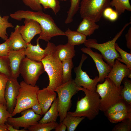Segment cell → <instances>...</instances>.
I'll use <instances>...</instances> for the list:
<instances>
[{
	"label": "cell",
	"mask_w": 131,
	"mask_h": 131,
	"mask_svg": "<svg viewBox=\"0 0 131 131\" xmlns=\"http://www.w3.org/2000/svg\"><path fill=\"white\" fill-rule=\"evenodd\" d=\"M56 47L41 61L49 78V84L47 87L54 91L63 83L62 62L58 56Z\"/></svg>",
	"instance_id": "obj_4"
},
{
	"label": "cell",
	"mask_w": 131,
	"mask_h": 131,
	"mask_svg": "<svg viewBox=\"0 0 131 131\" xmlns=\"http://www.w3.org/2000/svg\"><path fill=\"white\" fill-rule=\"evenodd\" d=\"M13 117L7 110L6 106L0 103V124L2 125H5L8 118Z\"/></svg>",
	"instance_id": "obj_37"
},
{
	"label": "cell",
	"mask_w": 131,
	"mask_h": 131,
	"mask_svg": "<svg viewBox=\"0 0 131 131\" xmlns=\"http://www.w3.org/2000/svg\"><path fill=\"white\" fill-rule=\"evenodd\" d=\"M131 23V22L125 25L111 40L103 43H98L96 40L90 39L87 40L84 44L87 47L93 48L99 51L104 59L112 67L115 63V60L121 57L120 54L115 49L116 42L121 36L125 29Z\"/></svg>",
	"instance_id": "obj_5"
},
{
	"label": "cell",
	"mask_w": 131,
	"mask_h": 131,
	"mask_svg": "<svg viewBox=\"0 0 131 131\" xmlns=\"http://www.w3.org/2000/svg\"><path fill=\"white\" fill-rule=\"evenodd\" d=\"M16 106L11 114L12 116L31 107L38 102L37 93L40 89L36 85L33 86L21 81Z\"/></svg>",
	"instance_id": "obj_7"
},
{
	"label": "cell",
	"mask_w": 131,
	"mask_h": 131,
	"mask_svg": "<svg viewBox=\"0 0 131 131\" xmlns=\"http://www.w3.org/2000/svg\"><path fill=\"white\" fill-rule=\"evenodd\" d=\"M5 124L7 126V129L8 131H27L26 129L24 128L23 129L19 130L15 128L11 125L6 123Z\"/></svg>",
	"instance_id": "obj_46"
},
{
	"label": "cell",
	"mask_w": 131,
	"mask_h": 131,
	"mask_svg": "<svg viewBox=\"0 0 131 131\" xmlns=\"http://www.w3.org/2000/svg\"><path fill=\"white\" fill-rule=\"evenodd\" d=\"M131 78V69L116 59L112 69L106 78L111 80L117 87H120L123 78Z\"/></svg>",
	"instance_id": "obj_15"
},
{
	"label": "cell",
	"mask_w": 131,
	"mask_h": 131,
	"mask_svg": "<svg viewBox=\"0 0 131 131\" xmlns=\"http://www.w3.org/2000/svg\"><path fill=\"white\" fill-rule=\"evenodd\" d=\"M110 7L106 8L103 11L102 14V16L104 17L107 19L114 10Z\"/></svg>",
	"instance_id": "obj_43"
},
{
	"label": "cell",
	"mask_w": 131,
	"mask_h": 131,
	"mask_svg": "<svg viewBox=\"0 0 131 131\" xmlns=\"http://www.w3.org/2000/svg\"><path fill=\"white\" fill-rule=\"evenodd\" d=\"M81 87L77 86L72 79L63 83L55 90L58 94V109L60 122L66 116L72 105V97L79 91Z\"/></svg>",
	"instance_id": "obj_6"
},
{
	"label": "cell",
	"mask_w": 131,
	"mask_h": 131,
	"mask_svg": "<svg viewBox=\"0 0 131 131\" xmlns=\"http://www.w3.org/2000/svg\"><path fill=\"white\" fill-rule=\"evenodd\" d=\"M9 16L12 18L18 21L28 18L37 21L41 28V32L37 39L39 40L41 39L49 42L54 37L65 36V32L58 27L50 15L42 11L33 12L19 10L10 13Z\"/></svg>",
	"instance_id": "obj_1"
},
{
	"label": "cell",
	"mask_w": 131,
	"mask_h": 131,
	"mask_svg": "<svg viewBox=\"0 0 131 131\" xmlns=\"http://www.w3.org/2000/svg\"><path fill=\"white\" fill-rule=\"evenodd\" d=\"M119 15L117 13L115 10H113L108 19L111 21H114L117 19Z\"/></svg>",
	"instance_id": "obj_44"
},
{
	"label": "cell",
	"mask_w": 131,
	"mask_h": 131,
	"mask_svg": "<svg viewBox=\"0 0 131 131\" xmlns=\"http://www.w3.org/2000/svg\"><path fill=\"white\" fill-rule=\"evenodd\" d=\"M126 77L124 78L122 81L124 86L121 90V95L127 104L131 105V81Z\"/></svg>",
	"instance_id": "obj_28"
},
{
	"label": "cell",
	"mask_w": 131,
	"mask_h": 131,
	"mask_svg": "<svg viewBox=\"0 0 131 131\" xmlns=\"http://www.w3.org/2000/svg\"><path fill=\"white\" fill-rule=\"evenodd\" d=\"M20 86L17 79L9 78L5 86L4 97L8 111L11 114L13 112L16 103V97L19 92Z\"/></svg>",
	"instance_id": "obj_12"
},
{
	"label": "cell",
	"mask_w": 131,
	"mask_h": 131,
	"mask_svg": "<svg viewBox=\"0 0 131 131\" xmlns=\"http://www.w3.org/2000/svg\"><path fill=\"white\" fill-rule=\"evenodd\" d=\"M56 122L40 123L30 126L27 129L30 131H50L55 129L58 124Z\"/></svg>",
	"instance_id": "obj_31"
},
{
	"label": "cell",
	"mask_w": 131,
	"mask_h": 131,
	"mask_svg": "<svg viewBox=\"0 0 131 131\" xmlns=\"http://www.w3.org/2000/svg\"><path fill=\"white\" fill-rule=\"evenodd\" d=\"M60 0L62 1H66L67 0Z\"/></svg>",
	"instance_id": "obj_49"
},
{
	"label": "cell",
	"mask_w": 131,
	"mask_h": 131,
	"mask_svg": "<svg viewBox=\"0 0 131 131\" xmlns=\"http://www.w3.org/2000/svg\"><path fill=\"white\" fill-rule=\"evenodd\" d=\"M70 7L67 12V17L65 22L66 24H69L73 22L74 16L80 8V0H70Z\"/></svg>",
	"instance_id": "obj_32"
},
{
	"label": "cell",
	"mask_w": 131,
	"mask_h": 131,
	"mask_svg": "<svg viewBox=\"0 0 131 131\" xmlns=\"http://www.w3.org/2000/svg\"><path fill=\"white\" fill-rule=\"evenodd\" d=\"M19 26L16 25L14 31L11 33L9 38V45L10 50H17L25 49L27 44L22 38L19 31Z\"/></svg>",
	"instance_id": "obj_19"
},
{
	"label": "cell",
	"mask_w": 131,
	"mask_h": 131,
	"mask_svg": "<svg viewBox=\"0 0 131 131\" xmlns=\"http://www.w3.org/2000/svg\"><path fill=\"white\" fill-rule=\"evenodd\" d=\"M62 83H64L72 79V70L74 67V64L72 59H70L62 61Z\"/></svg>",
	"instance_id": "obj_27"
},
{
	"label": "cell",
	"mask_w": 131,
	"mask_h": 131,
	"mask_svg": "<svg viewBox=\"0 0 131 131\" xmlns=\"http://www.w3.org/2000/svg\"><path fill=\"white\" fill-rule=\"evenodd\" d=\"M48 0H39L40 3L42 6L45 9L49 8Z\"/></svg>",
	"instance_id": "obj_47"
},
{
	"label": "cell",
	"mask_w": 131,
	"mask_h": 131,
	"mask_svg": "<svg viewBox=\"0 0 131 131\" xmlns=\"http://www.w3.org/2000/svg\"><path fill=\"white\" fill-rule=\"evenodd\" d=\"M9 78L5 75L0 73V103L6 106L4 92L7 82Z\"/></svg>",
	"instance_id": "obj_35"
},
{
	"label": "cell",
	"mask_w": 131,
	"mask_h": 131,
	"mask_svg": "<svg viewBox=\"0 0 131 131\" xmlns=\"http://www.w3.org/2000/svg\"><path fill=\"white\" fill-rule=\"evenodd\" d=\"M111 0H82L79 8L81 17L89 18L96 23L99 21L104 9L110 7Z\"/></svg>",
	"instance_id": "obj_8"
},
{
	"label": "cell",
	"mask_w": 131,
	"mask_h": 131,
	"mask_svg": "<svg viewBox=\"0 0 131 131\" xmlns=\"http://www.w3.org/2000/svg\"><path fill=\"white\" fill-rule=\"evenodd\" d=\"M81 49L83 53L88 55L93 59L98 73V82L102 83L110 71L112 67L104 61L101 54L93 52L91 48L83 47Z\"/></svg>",
	"instance_id": "obj_13"
},
{
	"label": "cell",
	"mask_w": 131,
	"mask_h": 131,
	"mask_svg": "<svg viewBox=\"0 0 131 131\" xmlns=\"http://www.w3.org/2000/svg\"><path fill=\"white\" fill-rule=\"evenodd\" d=\"M24 23V25L19 26V31L23 39L28 44L36 35L40 34L41 28L39 23L32 19H25Z\"/></svg>",
	"instance_id": "obj_16"
},
{
	"label": "cell",
	"mask_w": 131,
	"mask_h": 131,
	"mask_svg": "<svg viewBox=\"0 0 131 131\" xmlns=\"http://www.w3.org/2000/svg\"><path fill=\"white\" fill-rule=\"evenodd\" d=\"M80 89L84 92L85 96L77 101L74 112H68L67 114L73 116L84 117L90 120H93L99 113L100 96L96 91L81 87Z\"/></svg>",
	"instance_id": "obj_2"
},
{
	"label": "cell",
	"mask_w": 131,
	"mask_h": 131,
	"mask_svg": "<svg viewBox=\"0 0 131 131\" xmlns=\"http://www.w3.org/2000/svg\"><path fill=\"white\" fill-rule=\"evenodd\" d=\"M9 18L8 16H4L2 17L0 15V38L5 41L8 38L6 31L7 28L14 27L12 24L8 21Z\"/></svg>",
	"instance_id": "obj_30"
},
{
	"label": "cell",
	"mask_w": 131,
	"mask_h": 131,
	"mask_svg": "<svg viewBox=\"0 0 131 131\" xmlns=\"http://www.w3.org/2000/svg\"><path fill=\"white\" fill-rule=\"evenodd\" d=\"M123 111H131V105L127 104L123 99L111 106L104 113L106 116L109 114Z\"/></svg>",
	"instance_id": "obj_26"
},
{
	"label": "cell",
	"mask_w": 131,
	"mask_h": 131,
	"mask_svg": "<svg viewBox=\"0 0 131 131\" xmlns=\"http://www.w3.org/2000/svg\"><path fill=\"white\" fill-rule=\"evenodd\" d=\"M110 7H115V11L119 15L127 10L131 11V6L129 0H111Z\"/></svg>",
	"instance_id": "obj_25"
},
{
	"label": "cell",
	"mask_w": 131,
	"mask_h": 131,
	"mask_svg": "<svg viewBox=\"0 0 131 131\" xmlns=\"http://www.w3.org/2000/svg\"><path fill=\"white\" fill-rule=\"evenodd\" d=\"M55 50L61 61L72 59L75 55L74 46L67 43L65 44H59L56 46Z\"/></svg>",
	"instance_id": "obj_20"
},
{
	"label": "cell",
	"mask_w": 131,
	"mask_h": 131,
	"mask_svg": "<svg viewBox=\"0 0 131 131\" xmlns=\"http://www.w3.org/2000/svg\"><path fill=\"white\" fill-rule=\"evenodd\" d=\"M57 98L53 101L49 109L44 114L42 118L38 122L40 123H45L56 122L59 116L58 109Z\"/></svg>",
	"instance_id": "obj_22"
},
{
	"label": "cell",
	"mask_w": 131,
	"mask_h": 131,
	"mask_svg": "<svg viewBox=\"0 0 131 131\" xmlns=\"http://www.w3.org/2000/svg\"><path fill=\"white\" fill-rule=\"evenodd\" d=\"M87 57L82 54L81 59L78 66L75 68L74 71L76 74L74 82L77 85L83 87L90 91H96V85L98 82V76H96L93 79H91L86 72L82 69V65Z\"/></svg>",
	"instance_id": "obj_11"
},
{
	"label": "cell",
	"mask_w": 131,
	"mask_h": 131,
	"mask_svg": "<svg viewBox=\"0 0 131 131\" xmlns=\"http://www.w3.org/2000/svg\"><path fill=\"white\" fill-rule=\"evenodd\" d=\"M126 41V46L127 48L130 49L131 52V27H130L127 33L125 35Z\"/></svg>",
	"instance_id": "obj_41"
},
{
	"label": "cell",
	"mask_w": 131,
	"mask_h": 131,
	"mask_svg": "<svg viewBox=\"0 0 131 131\" xmlns=\"http://www.w3.org/2000/svg\"><path fill=\"white\" fill-rule=\"evenodd\" d=\"M0 73L5 75L9 78H11V71L8 57H0Z\"/></svg>",
	"instance_id": "obj_34"
},
{
	"label": "cell",
	"mask_w": 131,
	"mask_h": 131,
	"mask_svg": "<svg viewBox=\"0 0 131 131\" xmlns=\"http://www.w3.org/2000/svg\"><path fill=\"white\" fill-rule=\"evenodd\" d=\"M68 39L67 43L75 46L84 44L87 40L86 36L76 31H73L68 28L65 32Z\"/></svg>",
	"instance_id": "obj_23"
},
{
	"label": "cell",
	"mask_w": 131,
	"mask_h": 131,
	"mask_svg": "<svg viewBox=\"0 0 131 131\" xmlns=\"http://www.w3.org/2000/svg\"><path fill=\"white\" fill-rule=\"evenodd\" d=\"M31 108L35 114L41 115H42L41 108L38 102L33 106Z\"/></svg>",
	"instance_id": "obj_42"
},
{
	"label": "cell",
	"mask_w": 131,
	"mask_h": 131,
	"mask_svg": "<svg viewBox=\"0 0 131 131\" xmlns=\"http://www.w3.org/2000/svg\"><path fill=\"white\" fill-rule=\"evenodd\" d=\"M19 71L24 81L33 86L36 85L40 75L45 72L41 62L32 60L26 57L22 60Z\"/></svg>",
	"instance_id": "obj_9"
},
{
	"label": "cell",
	"mask_w": 131,
	"mask_h": 131,
	"mask_svg": "<svg viewBox=\"0 0 131 131\" xmlns=\"http://www.w3.org/2000/svg\"><path fill=\"white\" fill-rule=\"evenodd\" d=\"M123 87L117 86L108 78H106L103 82L96 85V91L101 97L99 109L104 112L110 107L123 99L121 96V90Z\"/></svg>",
	"instance_id": "obj_3"
},
{
	"label": "cell",
	"mask_w": 131,
	"mask_h": 131,
	"mask_svg": "<svg viewBox=\"0 0 131 131\" xmlns=\"http://www.w3.org/2000/svg\"><path fill=\"white\" fill-rule=\"evenodd\" d=\"M20 113L21 116L9 117L6 123L16 129L23 127L26 129L38 123L41 117V115L35 114L31 108L25 110Z\"/></svg>",
	"instance_id": "obj_10"
},
{
	"label": "cell",
	"mask_w": 131,
	"mask_h": 131,
	"mask_svg": "<svg viewBox=\"0 0 131 131\" xmlns=\"http://www.w3.org/2000/svg\"><path fill=\"white\" fill-rule=\"evenodd\" d=\"M79 25L76 31L86 36H90L99 26L96 22L87 18H83Z\"/></svg>",
	"instance_id": "obj_21"
},
{
	"label": "cell",
	"mask_w": 131,
	"mask_h": 131,
	"mask_svg": "<svg viewBox=\"0 0 131 131\" xmlns=\"http://www.w3.org/2000/svg\"><path fill=\"white\" fill-rule=\"evenodd\" d=\"M10 50L8 38L4 42L0 44V57H8Z\"/></svg>",
	"instance_id": "obj_39"
},
{
	"label": "cell",
	"mask_w": 131,
	"mask_h": 131,
	"mask_svg": "<svg viewBox=\"0 0 131 131\" xmlns=\"http://www.w3.org/2000/svg\"><path fill=\"white\" fill-rule=\"evenodd\" d=\"M131 129V118H128L115 125L113 131H130Z\"/></svg>",
	"instance_id": "obj_36"
},
{
	"label": "cell",
	"mask_w": 131,
	"mask_h": 131,
	"mask_svg": "<svg viewBox=\"0 0 131 131\" xmlns=\"http://www.w3.org/2000/svg\"><path fill=\"white\" fill-rule=\"evenodd\" d=\"M55 91L51 89L44 88L39 89L37 93L38 103L42 109V115H44L49 109L53 101L56 98Z\"/></svg>",
	"instance_id": "obj_18"
},
{
	"label": "cell",
	"mask_w": 131,
	"mask_h": 131,
	"mask_svg": "<svg viewBox=\"0 0 131 131\" xmlns=\"http://www.w3.org/2000/svg\"><path fill=\"white\" fill-rule=\"evenodd\" d=\"M116 50L119 53L120 57L116 59L124 63L127 67L131 69V53H129L121 49L117 43L115 44Z\"/></svg>",
	"instance_id": "obj_33"
},
{
	"label": "cell",
	"mask_w": 131,
	"mask_h": 131,
	"mask_svg": "<svg viewBox=\"0 0 131 131\" xmlns=\"http://www.w3.org/2000/svg\"><path fill=\"white\" fill-rule=\"evenodd\" d=\"M24 3L32 10L36 11H42L43 8L39 0H22Z\"/></svg>",
	"instance_id": "obj_38"
},
{
	"label": "cell",
	"mask_w": 131,
	"mask_h": 131,
	"mask_svg": "<svg viewBox=\"0 0 131 131\" xmlns=\"http://www.w3.org/2000/svg\"><path fill=\"white\" fill-rule=\"evenodd\" d=\"M0 131H8L6 124L2 125L0 124Z\"/></svg>",
	"instance_id": "obj_48"
},
{
	"label": "cell",
	"mask_w": 131,
	"mask_h": 131,
	"mask_svg": "<svg viewBox=\"0 0 131 131\" xmlns=\"http://www.w3.org/2000/svg\"><path fill=\"white\" fill-rule=\"evenodd\" d=\"M84 118V117L75 116L67 114L62 122L66 126L68 131H74Z\"/></svg>",
	"instance_id": "obj_24"
},
{
	"label": "cell",
	"mask_w": 131,
	"mask_h": 131,
	"mask_svg": "<svg viewBox=\"0 0 131 131\" xmlns=\"http://www.w3.org/2000/svg\"><path fill=\"white\" fill-rule=\"evenodd\" d=\"M39 40H36V45H33L31 43L27 44L25 49V53L26 57L34 61H41L49 53L56 47L53 43L48 42L47 46L44 49L40 46Z\"/></svg>",
	"instance_id": "obj_14"
},
{
	"label": "cell",
	"mask_w": 131,
	"mask_h": 131,
	"mask_svg": "<svg viewBox=\"0 0 131 131\" xmlns=\"http://www.w3.org/2000/svg\"><path fill=\"white\" fill-rule=\"evenodd\" d=\"M60 123L57 126L55 130V131H65L67 129L66 126L62 122H60Z\"/></svg>",
	"instance_id": "obj_45"
},
{
	"label": "cell",
	"mask_w": 131,
	"mask_h": 131,
	"mask_svg": "<svg viewBox=\"0 0 131 131\" xmlns=\"http://www.w3.org/2000/svg\"><path fill=\"white\" fill-rule=\"evenodd\" d=\"M49 8H50L55 15L59 12L60 9V2L58 0H48Z\"/></svg>",
	"instance_id": "obj_40"
},
{
	"label": "cell",
	"mask_w": 131,
	"mask_h": 131,
	"mask_svg": "<svg viewBox=\"0 0 131 131\" xmlns=\"http://www.w3.org/2000/svg\"><path fill=\"white\" fill-rule=\"evenodd\" d=\"M106 116L111 123H116L131 118V111L117 112L108 115Z\"/></svg>",
	"instance_id": "obj_29"
},
{
	"label": "cell",
	"mask_w": 131,
	"mask_h": 131,
	"mask_svg": "<svg viewBox=\"0 0 131 131\" xmlns=\"http://www.w3.org/2000/svg\"><path fill=\"white\" fill-rule=\"evenodd\" d=\"M25 49L18 50H10L8 55L11 78L17 79L19 76L20 68L23 60L25 57Z\"/></svg>",
	"instance_id": "obj_17"
}]
</instances>
